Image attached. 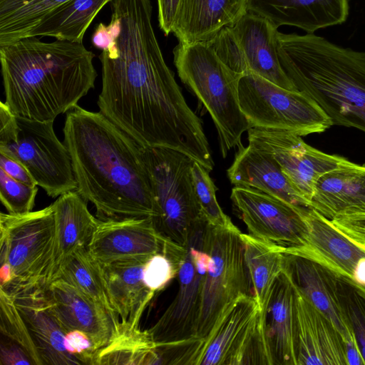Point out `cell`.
<instances>
[{
	"instance_id": "11",
	"label": "cell",
	"mask_w": 365,
	"mask_h": 365,
	"mask_svg": "<svg viewBox=\"0 0 365 365\" xmlns=\"http://www.w3.org/2000/svg\"><path fill=\"white\" fill-rule=\"evenodd\" d=\"M208 222L200 221L191 231L180 265L175 297L148 331L156 345L197 337V327L205 275L212 263L203 249L204 233Z\"/></svg>"
},
{
	"instance_id": "29",
	"label": "cell",
	"mask_w": 365,
	"mask_h": 365,
	"mask_svg": "<svg viewBox=\"0 0 365 365\" xmlns=\"http://www.w3.org/2000/svg\"><path fill=\"white\" fill-rule=\"evenodd\" d=\"M111 1L68 0L47 14L24 38L49 36L83 43L93 19Z\"/></svg>"
},
{
	"instance_id": "7",
	"label": "cell",
	"mask_w": 365,
	"mask_h": 365,
	"mask_svg": "<svg viewBox=\"0 0 365 365\" xmlns=\"http://www.w3.org/2000/svg\"><path fill=\"white\" fill-rule=\"evenodd\" d=\"M143 149L158 211L155 226L165 237L185 247L193 228L206 220L192 182L195 160L168 148Z\"/></svg>"
},
{
	"instance_id": "5",
	"label": "cell",
	"mask_w": 365,
	"mask_h": 365,
	"mask_svg": "<svg viewBox=\"0 0 365 365\" xmlns=\"http://www.w3.org/2000/svg\"><path fill=\"white\" fill-rule=\"evenodd\" d=\"M173 56L182 82L210 113L217 131L221 155L226 158L250 128L239 101L242 76L227 66L207 41L179 43Z\"/></svg>"
},
{
	"instance_id": "9",
	"label": "cell",
	"mask_w": 365,
	"mask_h": 365,
	"mask_svg": "<svg viewBox=\"0 0 365 365\" xmlns=\"http://www.w3.org/2000/svg\"><path fill=\"white\" fill-rule=\"evenodd\" d=\"M1 264L9 265L12 282L1 290L9 294L20 288L48 284L54 254L55 219L53 203L25 214L0 215Z\"/></svg>"
},
{
	"instance_id": "13",
	"label": "cell",
	"mask_w": 365,
	"mask_h": 365,
	"mask_svg": "<svg viewBox=\"0 0 365 365\" xmlns=\"http://www.w3.org/2000/svg\"><path fill=\"white\" fill-rule=\"evenodd\" d=\"M247 132L249 144L270 154L309 202L322 175L351 163L343 156L327 154L310 146L300 135L290 131L252 127Z\"/></svg>"
},
{
	"instance_id": "38",
	"label": "cell",
	"mask_w": 365,
	"mask_h": 365,
	"mask_svg": "<svg viewBox=\"0 0 365 365\" xmlns=\"http://www.w3.org/2000/svg\"><path fill=\"white\" fill-rule=\"evenodd\" d=\"M37 192V185L18 181L0 168V199L8 213L21 215L31 212Z\"/></svg>"
},
{
	"instance_id": "33",
	"label": "cell",
	"mask_w": 365,
	"mask_h": 365,
	"mask_svg": "<svg viewBox=\"0 0 365 365\" xmlns=\"http://www.w3.org/2000/svg\"><path fill=\"white\" fill-rule=\"evenodd\" d=\"M68 0H0V46L25 36L47 14Z\"/></svg>"
},
{
	"instance_id": "27",
	"label": "cell",
	"mask_w": 365,
	"mask_h": 365,
	"mask_svg": "<svg viewBox=\"0 0 365 365\" xmlns=\"http://www.w3.org/2000/svg\"><path fill=\"white\" fill-rule=\"evenodd\" d=\"M55 241L50 282L64 259L80 247H87L98 219L89 212L87 202L76 190L61 195L53 203Z\"/></svg>"
},
{
	"instance_id": "40",
	"label": "cell",
	"mask_w": 365,
	"mask_h": 365,
	"mask_svg": "<svg viewBox=\"0 0 365 365\" xmlns=\"http://www.w3.org/2000/svg\"><path fill=\"white\" fill-rule=\"evenodd\" d=\"M209 43L220 60L232 71L241 76L247 73L241 51L232 26L220 30Z\"/></svg>"
},
{
	"instance_id": "35",
	"label": "cell",
	"mask_w": 365,
	"mask_h": 365,
	"mask_svg": "<svg viewBox=\"0 0 365 365\" xmlns=\"http://www.w3.org/2000/svg\"><path fill=\"white\" fill-rule=\"evenodd\" d=\"M191 172L197 198L208 223L215 226H225L232 223V220L222 211L217 200V188L209 175L210 172L195 160Z\"/></svg>"
},
{
	"instance_id": "26",
	"label": "cell",
	"mask_w": 365,
	"mask_h": 365,
	"mask_svg": "<svg viewBox=\"0 0 365 365\" xmlns=\"http://www.w3.org/2000/svg\"><path fill=\"white\" fill-rule=\"evenodd\" d=\"M148 259H128L101 264L109 297L121 322L138 327L140 317L155 292L143 280Z\"/></svg>"
},
{
	"instance_id": "36",
	"label": "cell",
	"mask_w": 365,
	"mask_h": 365,
	"mask_svg": "<svg viewBox=\"0 0 365 365\" xmlns=\"http://www.w3.org/2000/svg\"><path fill=\"white\" fill-rule=\"evenodd\" d=\"M336 292L346 322L365 361V299L337 277Z\"/></svg>"
},
{
	"instance_id": "17",
	"label": "cell",
	"mask_w": 365,
	"mask_h": 365,
	"mask_svg": "<svg viewBox=\"0 0 365 365\" xmlns=\"http://www.w3.org/2000/svg\"><path fill=\"white\" fill-rule=\"evenodd\" d=\"M294 289L297 365H347L345 341L341 334Z\"/></svg>"
},
{
	"instance_id": "41",
	"label": "cell",
	"mask_w": 365,
	"mask_h": 365,
	"mask_svg": "<svg viewBox=\"0 0 365 365\" xmlns=\"http://www.w3.org/2000/svg\"><path fill=\"white\" fill-rule=\"evenodd\" d=\"M66 351L79 360L81 364H92L98 350L93 339L86 333L79 330L68 331L63 339Z\"/></svg>"
},
{
	"instance_id": "45",
	"label": "cell",
	"mask_w": 365,
	"mask_h": 365,
	"mask_svg": "<svg viewBox=\"0 0 365 365\" xmlns=\"http://www.w3.org/2000/svg\"><path fill=\"white\" fill-rule=\"evenodd\" d=\"M179 2L180 0H157L158 24L165 36L172 33Z\"/></svg>"
},
{
	"instance_id": "19",
	"label": "cell",
	"mask_w": 365,
	"mask_h": 365,
	"mask_svg": "<svg viewBox=\"0 0 365 365\" xmlns=\"http://www.w3.org/2000/svg\"><path fill=\"white\" fill-rule=\"evenodd\" d=\"M282 272L293 287L329 320L345 343L355 341L339 301L336 277L332 272L308 257L289 252H282Z\"/></svg>"
},
{
	"instance_id": "25",
	"label": "cell",
	"mask_w": 365,
	"mask_h": 365,
	"mask_svg": "<svg viewBox=\"0 0 365 365\" xmlns=\"http://www.w3.org/2000/svg\"><path fill=\"white\" fill-rule=\"evenodd\" d=\"M309 208L330 220L365 213V164L351 162L322 175L316 182Z\"/></svg>"
},
{
	"instance_id": "8",
	"label": "cell",
	"mask_w": 365,
	"mask_h": 365,
	"mask_svg": "<svg viewBox=\"0 0 365 365\" xmlns=\"http://www.w3.org/2000/svg\"><path fill=\"white\" fill-rule=\"evenodd\" d=\"M203 249L212 257L204 281L197 327V337L205 339L237 298L253 294L242 232L232 222L225 226L207 223Z\"/></svg>"
},
{
	"instance_id": "23",
	"label": "cell",
	"mask_w": 365,
	"mask_h": 365,
	"mask_svg": "<svg viewBox=\"0 0 365 365\" xmlns=\"http://www.w3.org/2000/svg\"><path fill=\"white\" fill-rule=\"evenodd\" d=\"M247 12V0H180L172 33L179 43L210 41Z\"/></svg>"
},
{
	"instance_id": "18",
	"label": "cell",
	"mask_w": 365,
	"mask_h": 365,
	"mask_svg": "<svg viewBox=\"0 0 365 365\" xmlns=\"http://www.w3.org/2000/svg\"><path fill=\"white\" fill-rule=\"evenodd\" d=\"M46 292L58 319L67 331L86 333L98 349L109 342L118 317L61 277L48 282Z\"/></svg>"
},
{
	"instance_id": "10",
	"label": "cell",
	"mask_w": 365,
	"mask_h": 365,
	"mask_svg": "<svg viewBox=\"0 0 365 365\" xmlns=\"http://www.w3.org/2000/svg\"><path fill=\"white\" fill-rule=\"evenodd\" d=\"M238 93L241 110L250 128L284 130L304 136L322 133L332 125L311 98L256 74L241 76Z\"/></svg>"
},
{
	"instance_id": "20",
	"label": "cell",
	"mask_w": 365,
	"mask_h": 365,
	"mask_svg": "<svg viewBox=\"0 0 365 365\" xmlns=\"http://www.w3.org/2000/svg\"><path fill=\"white\" fill-rule=\"evenodd\" d=\"M247 73L259 76L290 91H297L284 73L278 56V28L259 15L247 12L232 26Z\"/></svg>"
},
{
	"instance_id": "21",
	"label": "cell",
	"mask_w": 365,
	"mask_h": 365,
	"mask_svg": "<svg viewBox=\"0 0 365 365\" xmlns=\"http://www.w3.org/2000/svg\"><path fill=\"white\" fill-rule=\"evenodd\" d=\"M234 161L227 171L235 186L253 188L293 205L309 208L310 202L293 186L276 160L259 148L240 143Z\"/></svg>"
},
{
	"instance_id": "22",
	"label": "cell",
	"mask_w": 365,
	"mask_h": 365,
	"mask_svg": "<svg viewBox=\"0 0 365 365\" xmlns=\"http://www.w3.org/2000/svg\"><path fill=\"white\" fill-rule=\"evenodd\" d=\"M349 0H247V11L266 18L277 28L297 27L307 34L343 24Z\"/></svg>"
},
{
	"instance_id": "12",
	"label": "cell",
	"mask_w": 365,
	"mask_h": 365,
	"mask_svg": "<svg viewBox=\"0 0 365 365\" xmlns=\"http://www.w3.org/2000/svg\"><path fill=\"white\" fill-rule=\"evenodd\" d=\"M230 199L234 210L252 236L279 250L289 252L302 246L308 227L307 208L293 205L259 190L235 186Z\"/></svg>"
},
{
	"instance_id": "31",
	"label": "cell",
	"mask_w": 365,
	"mask_h": 365,
	"mask_svg": "<svg viewBox=\"0 0 365 365\" xmlns=\"http://www.w3.org/2000/svg\"><path fill=\"white\" fill-rule=\"evenodd\" d=\"M56 277L63 278L118 317L109 297L101 265L90 255L87 247H80L68 255Z\"/></svg>"
},
{
	"instance_id": "4",
	"label": "cell",
	"mask_w": 365,
	"mask_h": 365,
	"mask_svg": "<svg viewBox=\"0 0 365 365\" xmlns=\"http://www.w3.org/2000/svg\"><path fill=\"white\" fill-rule=\"evenodd\" d=\"M281 66L297 91L323 110L332 125L365 133V52L314 34H277Z\"/></svg>"
},
{
	"instance_id": "16",
	"label": "cell",
	"mask_w": 365,
	"mask_h": 365,
	"mask_svg": "<svg viewBox=\"0 0 365 365\" xmlns=\"http://www.w3.org/2000/svg\"><path fill=\"white\" fill-rule=\"evenodd\" d=\"M46 284H31L8 294L21 315L43 364H81L63 346V339L68 331L54 312Z\"/></svg>"
},
{
	"instance_id": "37",
	"label": "cell",
	"mask_w": 365,
	"mask_h": 365,
	"mask_svg": "<svg viewBox=\"0 0 365 365\" xmlns=\"http://www.w3.org/2000/svg\"><path fill=\"white\" fill-rule=\"evenodd\" d=\"M274 365L269 346L264 312L260 310L232 365Z\"/></svg>"
},
{
	"instance_id": "32",
	"label": "cell",
	"mask_w": 365,
	"mask_h": 365,
	"mask_svg": "<svg viewBox=\"0 0 365 365\" xmlns=\"http://www.w3.org/2000/svg\"><path fill=\"white\" fill-rule=\"evenodd\" d=\"M242 237L252 294L262 310L276 279L282 272V252L250 234L242 233Z\"/></svg>"
},
{
	"instance_id": "42",
	"label": "cell",
	"mask_w": 365,
	"mask_h": 365,
	"mask_svg": "<svg viewBox=\"0 0 365 365\" xmlns=\"http://www.w3.org/2000/svg\"><path fill=\"white\" fill-rule=\"evenodd\" d=\"M330 221L341 233L365 250V213L339 216Z\"/></svg>"
},
{
	"instance_id": "28",
	"label": "cell",
	"mask_w": 365,
	"mask_h": 365,
	"mask_svg": "<svg viewBox=\"0 0 365 365\" xmlns=\"http://www.w3.org/2000/svg\"><path fill=\"white\" fill-rule=\"evenodd\" d=\"M294 296L291 282L282 272L262 309L274 365H297Z\"/></svg>"
},
{
	"instance_id": "3",
	"label": "cell",
	"mask_w": 365,
	"mask_h": 365,
	"mask_svg": "<svg viewBox=\"0 0 365 365\" xmlns=\"http://www.w3.org/2000/svg\"><path fill=\"white\" fill-rule=\"evenodd\" d=\"M95 54L83 43L25 37L0 46L6 101L19 116L54 121L94 88Z\"/></svg>"
},
{
	"instance_id": "43",
	"label": "cell",
	"mask_w": 365,
	"mask_h": 365,
	"mask_svg": "<svg viewBox=\"0 0 365 365\" xmlns=\"http://www.w3.org/2000/svg\"><path fill=\"white\" fill-rule=\"evenodd\" d=\"M120 31L119 18L111 13V19L108 25L100 23L95 29L91 41L94 47L102 51L110 46L117 38Z\"/></svg>"
},
{
	"instance_id": "2",
	"label": "cell",
	"mask_w": 365,
	"mask_h": 365,
	"mask_svg": "<svg viewBox=\"0 0 365 365\" xmlns=\"http://www.w3.org/2000/svg\"><path fill=\"white\" fill-rule=\"evenodd\" d=\"M63 134L76 191L98 220L157 217L143 149L130 135L100 111L79 106L66 113Z\"/></svg>"
},
{
	"instance_id": "15",
	"label": "cell",
	"mask_w": 365,
	"mask_h": 365,
	"mask_svg": "<svg viewBox=\"0 0 365 365\" xmlns=\"http://www.w3.org/2000/svg\"><path fill=\"white\" fill-rule=\"evenodd\" d=\"M168 240L150 217L98 220L87 249L101 264L128 259H149L163 252Z\"/></svg>"
},
{
	"instance_id": "6",
	"label": "cell",
	"mask_w": 365,
	"mask_h": 365,
	"mask_svg": "<svg viewBox=\"0 0 365 365\" xmlns=\"http://www.w3.org/2000/svg\"><path fill=\"white\" fill-rule=\"evenodd\" d=\"M0 152L21 163L49 197L77 189L70 154L56 135L53 122L15 115L3 101Z\"/></svg>"
},
{
	"instance_id": "46",
	"label": "cell",
	"mask_w": 365,
	"mask_h": 365,
	"mask_svg": "<svg viewBox=\"0 0 365 365\" xmlns=\"http://www.w3.org/2000/svg\"><path fill=\"white\" fill-rule=\"evenodd\" d=\"M1 359L4 364H34L26 352L16 343H1Z\"/></svg>"
},
{
	"instance_id": "14",
	"label": "cell",
	"mask_w": 365,
	"mask_h": 365,
	"mask_svg": "<svg viewBox=\"0 0 365 365\" xmlns=\"http://www.w3.org/2000/svg\"><path fill=\"white\" fill-rule=\"evenodd\" d=\"M308 231L302 246L289 253L308 257L351 286L365 299V250L341 233L325 217L307 208Z\"/></svg>"
},
{
	"instance_id": "1",
	"label": "cell",
	"mask_w": 365,
	"mask_h": 365,
	"mask_svg": "<svg viewBox=\"0 0 365 365\" xmlns=\"http://www.w3.org/2000/svg\"><path fill=\"white\" fill-rule=\"evenodd\" d=\"M120 21L115 41L99 56V110L142 147H164L214 168L202 121L167 66L152 25L150 0H112Z\"/></svg>"
},
{
	"instance_id": "30",
	"label": "cell",
	"mask_w": 365,
	"mask_h": 365,
	"mask_svg": "<svg viewBox=\"0 0 365 365\" xmlns=\"http://www.w3.org/2000/svg\"><path fill=\"white\" fill-rule=\"evenodd\" d=\"M94 364H160L157 346L148 329L119 321L109 342L95 353Z\"/></svg>"
},
{
	"instance_id": "24",
	"label": "cell",
	"mask_w": 365,
	"mask_h": 365,
	"mask_svg": "<svg viewBox=\"0 0 365 365\" xmlns=\"http://www.w3.org/2000/svg\"><path fill=\"white\" fill-rule=\"evenodd\" d=\"M260 310L252 295L237 298L205 339L198 365H232Z\"/></svg>"
},
{
	"instance_id": "34",
	"label": "cell",
	"mask_w": 365,
	"mask_h": 365,
	"mask_svg": "<svg viewBox=\"0 0 365 365\" xmlns=\"http://www.w3.org/2000/svg\"><path fill=\"white\" fill-rule=\"evenodd\" d=\"M0 305L2 334L21 346L34 364L42 365L37 349L12 297L2 290L0 292Z\"/></svg>"
},
{
	"instance_id": "39",
	"label": "cell",
	"mask_w": 365,
	"mask_h": 365,
	"mask_svg": "<svg viewBox=\"0 0 365 365\" xmlns=\"http://www.w3.org/2000/svg\"><path fill=\"white\" fill-rule=\"evenodd\" d=\"M184 258L170 257L162 252L153 255L143 269V280L146 286L155 293L162 290L178 276Z\"/></svg>"
},
{
	"instance_id": "44",
	"label": "cell",
	"mask_w": 365,
	"mask_h": 365,
	"mask_svg": "<svg viewBox=\"0 0 365 365\" xmlns=\"http://www.w3.org/2000/svg\"><path fill=\"white\" fill-rule=\"evenodd\" d=\"M0 168L18 181L31 186L37 185L29 170L21 163L1 152H0Z\"/></svg>"
}]
</instances>
